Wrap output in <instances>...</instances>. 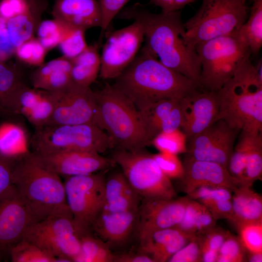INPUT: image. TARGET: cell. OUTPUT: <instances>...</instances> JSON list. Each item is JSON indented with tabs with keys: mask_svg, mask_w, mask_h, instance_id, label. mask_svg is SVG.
<instances>
[{
	"mask_svg": "<svg viewBox=\"0 0 262 262\" xmlns=\"http://www.w3.org/2000/svg\"><path fill=\"white\" fill-rule=\"evenodd\" d=\"M98 44L88 46L82 53L71 59V76L72 82L90 86L99 73L100 57Z\"/></svg>",
	"mask_w": 262,
	"mask_h": 262,
	"instance_id": "obj_28",
	"label": "cell"
},
{
	"mask_svg": "<svg viewBox=\"0 0 262 262\" xmlns=\"http://www.w3.org/2000/svg\"><path fill=\"white\" fill-rule=\"evenodd\" d=\"M139 209L119 212L102 211L92 225V233L110 247L124 244L137 227Z\"/></svg>",
	"mask_w": 262,
	"mask_h": 262,
	"instance_id": "obj_21",
	"label": "cell"
},
{
	"mask_svg": "<svg viewBox=\"0 0 262 262\" xmlns=\"http://www.w3.org/2000/svg\"><path fill=\"white\" fill-rule=\"evenodd\" d=\"M262 176V133L251 134L244 176L240 185L251 187Z\"/></svg>",
	"mask_w": 262,
	"mask_h": 262,
	"instance_id": "obj_34",
	"label": "cell"
},
{
	"mask_svg": "<svg viewBox=\"0 0 262 262\" xmlns=\"http://www.w3.org/2000/svg\"><path fill=\"white\" fill-rule=\"evenodd\" d=\"M232 193L227 189L202 186L187 194V196L206 206L215 201L231 199Z\"/></svg>",
	"mask_w": 262,
	"mask_h": 262,
	"instance_id": "obj_46",
	"label": "cell"
},
{
	"mask_svg": "<svg viewBox=\"0 0 262 262\" xmlns=\"http://www.w3.org/2000/svg\"><path fill=\"white\" fill-rule=\"evenodd\" d=\"M189 200L187 196L177 199H143L137 227L139 240L155 231L176 227L183 218Z\"/></svg>",
	"mask_w": 262,
	"mask_h": 262,
	"instance_id": "obj_19",
	"label": "cell"
},
{
	"mask_svg": "<svg viewBox=\"0 0 262 262\" xmlns=\"http://www.w3.org/2000/svg\"><path fill=\"white\" fill-rule=\"evenodd\" d=\"M47 50L37 38L33 37L16 48L15 54L24 63L39 66L44 63Z\"/></svg>",
	"mask_w": 262,
	"mask_h": 262,
	"instance_id": "obj_41",
	"label": "cell"
},
{
	"mask_svg": "<svg viewBox=\"0 0 262 262\" xmlns=\"http://www.w3.org/2000/svg\"><path fill=\"white\" fill-rule=\"evenodd\" d=\"M193 238L177 227L156 230L139 241V252L154 262H168Z\"/></svg>",
	"mask_w": 262,
	"mask_h": 262,
	"instance_id": "obj_23",
	"label": "cell"
},
{
	"mask_svg": "<svg viewBox=\"0 0 262 262\" xmlns=\"http://www.w3.org/2000/svg\"><path fill=\"white\" fill-rule=\"evenodd\" d=\"M143 148L116 149L112 159L143 199L175 198L177 193L171 180L160 169L153 155Z\"/></svg>",
	"mask_w": 262,
	"mask_h": 262,
	"instance_id": "obj_9",
	"label": "cell"
},
{
	"mask_svg": "<svg viewBox=\"0 0 262 262\" xmlns=\"http://www.w3.org/2000/svg\"><path fill=\"white\" fill-rule=\"evenodd\" d=\"M105 193L103 211L119 212L139 208L141 197L121 170L115 171L106 177Z\"/></svg>",
	"mask_w": 262,
	"mask_h": 262,
	"instance_id": "obj_25",
	"label": "cell"
},
{
	"mask_svg": "<svg viewBox=\"0 0 262 262\" xmlns=\"http://www.w3.org/2000/svg\"><path fill=\"white\" fill-rule=\"evenodd\" d=\"M22 240L27 241L55 257L58 262H76L80 240L69 209L32 224Z\"/></svg>",
	"mask_w": 262,
	"mask_h": 262,
	"instance_id": "obj_11",
	"label": "cell"
},
{
	"mask_svg": "<svg viewBox=\"0 0 262 262\" xmlns=\"http://www.w3.org/2000/svg\"><path fill=\"white\" fill-rule=\"evenodd\" d=\"M16 161L0 154V197L12 185V173Z\"/></svg>",
	"mask_w": 262,
	"mask_h": 262,
	"instance_id": "obj_50",
	"label": "cell"
},
{
	"mask_svg": "<svg viewBox=\"0 0 262 262\" xmlns=\"http://www.w3.org/2000/svg\"><path fill=\"white\" fill-rule=\"evenodd\" d=\"M113 85L138 111L164 99L180 100L198 87L182 74L163 64L143 48Z\"/></svg>",
	"mask_w": 262,
	"mask_h": 262,
	"instance_id": "obj_2",
	"label": "cell"
},
{
	"mask_svg": "<svg viewBox=\"0 0 262 262\" xmlns=\"http://www.w3.org/2000/svg\"><path fill=\"white\" fill-rule=\"evenodd\" d=\"M181 113L180 101L170 111L161 126V132H169L180 128Z\"/></svg>",
	"mask_w": 262,
	"mask_h": 262,
	"instance_id": "obj_53",
	"label": "cell"
},
{
	"mask_svg": "<svg viewBox=\"0 0 262 262\" xmlns=\"http://www.w3.org/2000/svg\"><path fill=\"white\" fill-rule=\"evenodd\" d=\"M246 253L239 237L229 233L218 251L216 262H246Z\"/></svg>",
	"mask_w": 262,
	"mask_h": 262,
	"instance_id": "obj_42",
	"label": "cell"
},
{
	"mask_svg": "<svg viewBox=\"0 0 262 262\" xmlns=\"http://www.w3.org/2000/svg\"><path fill=\"white\" fill-rule=\"evenodd\" d=\"M183 164L184 174L180 180L182 191L186 194L202 186L224 188L233 192L240 185L228 168L220 164L186 157Z\"/></svg>",
	"mask_w": 262,
	"mask_h": 262,
	"instance_id": "obj_20",
	"label": "cell"
},
{
	"mask_svg": "<svg viewBox=\"0 0 262 262\" xmlns=\"http://www.w3.org/2000/svg\"><path fill=\"white\" fill-rule=\"evenodd\" d=\"M54 104L51 91L31 88L23 82L8 99L3 111L24 117L35 128L48 124Z\"/></svg>",
	"mask_w": 262,
	"mask_h": 262,
	"instance_id": "obj_17",
	"label": "cell"
},
{
	"mask_svg": "<svg viewBox=\"0 0 262 262\" xmlns=\"http://www.w3.org/2000/svg\"><path fill=\"white\" fill-rule=\"evenodd\" d=\"M248 18L239 30L251 54L257 55L262 46V0H253Z\"/></svg>",
	"mask_w": 262,
	"mask_h": 262,
	"instance_id": "obj_31",
	"label": "cell"
},
{
	"mask_svg": "<svg viewBox=\"0 0 262 262\" xmlns=\"http://www.w3.org/2000/svg\"><path fill=\"white\" fill-rule=\"evenodd\" d=\"M246 262H262V252H247Z\"/></svg>",
	"mask_w": 262,
	"mask_h": 262,
	"instance_id": "obj_56",
	"label": "cell"
},
{
	"mask_svg": "<svg viewBox=\"0 0 262 262\" xmlns=\"http://www.w3.org/2000/svg\"><path fill=\"white\" fill-rule=\"evenodd\" d=\"M35 222L30 209L12 185L0 197V251H9Z\"/></svg>",
	"mask_w": 262,
	"mask_h": 262,
	"instance_id": "obj_15",
	"label": "cell"
},
{
	"mask_svg": "<svg viewBox=\"0 0 262 262\" xmlns=\"http://www.w3.org/2000/svg\"><path fill=\"white\" fill-rule=\"evenodd\" d=\"M180 100H160L144 110L138 111L143 126L150 141L161 132L164 120Z\"/></svg>",
	"mask_w": 262,
	"mask_h": 262,
	"instance_id": "obj_32",
	"label": "cell"
},
{
	"mask_svg": "<svg viewBox=\"0 0 262 262\" xmlns=\"http://www.w3.org/2000/svg\"><path fill=\"white\" fill-rule=\"evenodd\" d=\"M31 7L28 0H1L0 15L7 20L27 12Z\"/></svg>",
	"mask_w": 262,
	"mask_h": 262,
	"instance_id": "obj_49",
	"label": "cell"
},
{
	"mask_svg": "<svg viewBox=\"0 0 262 262\" xmlns=\"http://www.w3.org/2000/svg\"><path fill=\"white\" fill-rule=\"evenodd\" d=\"M85 31L75 28L60 43L58 46L64 56L71 59L86 49L88 45L85 39Z\"/></svg>",
	"mask_w": 262,
	"mask_h": 262,
	"instance_id": "obj_45",
	"label": "cell"
},
{
	"mask_svg": "<svg viewBox=\"0 0 262 262\" xmlns=\"http://www.w3.org/2000/svg\"><path fill=\"white\" fill-rule=\"evenodd\" d=\"M262 63L254 65L246 57L233 75L216 92L219 119L231 128L262 133Z\"/></svg>",
	"mask_w": 262,
	"mask_h": 262,
	"instance_id": "obj_3",
	"label": "cell"
},
{
	"mask_svg": "<svg viewBox=\"0 0 262 262\" xmlns=\"http://www.w3.org/2000/svg\"><path fill=\"white\" fill-rule=\"evenodd\" d=\"M34 154L44 167L65 178L106 170L115 164L112 158L94 151L69 150Z\"/></svg>",
	"mask_w": 262,
	"mask_h": 262,
	"instance_id": "obj_16",
	"label": "cell"
},
{
	"mask_svg": "<svg viewBox=\"0 0 262 262\" xmlns=\"http://www.w3.org/2000/svg\"><path fill=\"white\" fill-rule=\"evenodd\" d=\"M241 131L230 127L223 119L189 139L187 157L220 164L228 168L234 144Z\"/></svg>",
	"mask_w": 262,
	"mask_h": 262,
	"instance_id": "obj_13",
	"label": "cell"
},
{
	"mask_svg": "<svg viewBox=\"0 0 262 262\" xmlns=\"http://www.w3.org/2000/svg\"><path fill=\"white\" fill-rule=\"evenodd\" d=\"M101 14V32L98 45H101L102 37L114 18L130 0H97Z\"/></svg>",
	"mask_w": 262,
	"mask_h": 262,
	"instance_id": "obj_47",
	"label": "cell"
},
{
	"mask_svg": "<svg viewBox=\"0 0 262 262\" xmlns=\"http://www.w3.org/2000/svg\"><path fill=\"white\" fill-rule=\"evenodd\" d=\"M15 51L9 38L7 20L0 15V61L5 62L15 54Z\"/></svg>",
	"mask_w": 262,
	"mask_h": 262,
	"instance_id": "obj_51",
	"label": "cell"
},
{
	"mask_svg": "<svg viewBox=\"0 0 262 262\" xmlns=\"http://www.w3.org/2000/svg\"><path fill=\"white\" fill-rule=\"evenodd\" d=\"M251 134L241 131L240 138L233 149L227 168L230 174L236 179L240 184L244 176Z\"/></svg>",
	"mask_w": 262,
	"mask_h": 262,
	"instance_id": "obj_39",
	"label": "cell"
},
{
	"mask_svg": "<svg viewBox=\"0 0 262 262\" xmlns=\"http://www.w3.org/2000/svg\"><path fill=\"white\" fill-rule=\"evenodd\" d=\"M113 147L107 134L92 122L35 127L31 137V149L36 154L69 150L101 153Z\"/></svg>",
	"mask_w": 262,
	"mask_h": 262,
	"instance_id": "obj_7",
	"label": "cell"
},
{
	"mask_svg": "<svg viewBox=\"0 0 262 262\" xmlns=\"http://www.w3.org/2000/svg\"><path fill=\"white\" fill-rule=\"evenodd\" d=\"M168 262H201V247L199 237L196 236L192 238L185 246L174 254Z\"/></svg>",
	"mask_w": 262,
	"mask_h": 262,
	"instance_id": "obj_48",
	"label": "cell"
},
{
	"mask_svg": "<svg viewBox=\"0 0 262 262\" xmlns=\"http://www.w3.org/2000/svg\"><path fill=\"white\" fill-rule=\"evenodd\" d=\"M149 4L159 7L163 13L176 11L173 0H150Z\"/></svg>",
	"mask_w": 262,
	"mask_h": 262,
	"instance_id": "obj_55",
	"label": "cell"
},
{
	"mask_svg": "<svg viewBox=\"0 0 262 262\" xmlns=\"http://www.w3.org/2000/svg\"><path fill=\"white\" fill-rule=\"evenodd\" d=\"M118 15L120 18L140 23L145 41L143 48L164 66L200 88V59L196 49L187 45L183 39L185 30L180 11L153 13L136 3L125 8Z\"/></svg>",
	"mask_w": 262,
	"mask_h": 262,
	"instance_id": "obj_1",
	"label": "cell"
},
{
	"mask_svg": "<svg viewBox=\"0 0 262 262\" xmlns=\"http://www.w3.org/2000/svg\"><path fill=\"white\" fill-rule=\"evenodd\" d=\"M238 231L239 238L247 252H262V222L246 225Z\"/></svg>",
	"mask_w": 262,
	"mask_h": 262,
	"instance_id": "obj_44",
	"label": "cell"
},
{
	"mask_svg": "<svg viewBox=\"0 0 262 262\" xmlns=\"http://www.w3.org/2000/svg\"><path fill=\"white\" fill-rule=\"evenodd\" d=\"M12 184L36 222L69 209L60 176L44 167L32 151L16 160Z\"/></svg>",
	"mask_w": 262,
	"mask_h": 262,
	"instance_id": "obj_4",
	"label": "cell"
},
{
	"mask_svg": "<svg viewBox=\"0 0 262 262\" xmlns=\"http://www.w3.org/2000/svg\"><path fill=\"white\" fill-rule=\"evenodd\" d=\"M55 18L84 30L100 27L101 14L97 0H56L52 11Z\"/></svg>",
	"mask_w": 262,
	"mask_h": 262,
	"instance_id": "obj_22",
	"label": "cell"
},
{
	"mask_svg": "<svg viewBox=\"0 0 262 262\" xmlns=\"http://www.w3.org/2000/svg\"><path fill=\"white\" fill-rule=\"evenodd\" d=\"M80 252L76 262H113L115 255L109 246L93 233L80 237Z\"/></svg>",
	"mask_w": 262,
	"mask_h": 262,
	"instance_id": "obj_33",
	"label": "cell"
},
{
	"mask_svg": "<svg viewBox=\"0 0 262 262\" xmlns=\"http://www.w3.org/2000/svg\"><path fill=\"white\" fill-rule=\"evenodd\" d=\"M195 0H173L175 11H180L186 5L194 2Z\"/></svg>",
	"mask_w": 262,
	"mask_h": 262,
	"instance_id": "obj_57",
	"label": "cell"
},
{
	"mask_svg": "<svg viewBox=\"0 0 262 262\" xmlns=\"http://www.w3.org/2000/svg\"><path fill=\"white\" fill-rule=\"evenodd\" d=\"M216 221L204 205L189 198L183 218L176 227L192 237H196L214 228Z\"/></svg>",
	"mask_w": 262,
	"mask_h": 262,
	"instance_id": "obj_29",
	"label": "cell"
},
{
	"mask_svg": "<svg viewBox=\"0 0 262 262\" xmlns=\"http://www.w3.org/2000/svg\"><path fill=\"white\" fill-rule=\"evenodd\" d=\"M54 108L46 125L80 124L92 122L96 109L95 91L90 86L73 82L65 87L52 91Z\"/></svg>",
	"mask_w": 262,
	"mask_h": 262,
	"instance_id": "obj_14",
	"label": "cell"
},
{
	"mask_svg": "<svg viewBox=\"0 0 262 262\" xmlns=\"http://www.w3.org/2000/svg\"><path fill=\"white\" fill-rule=\"evenodd\" d=\"M180 128L190 139L219 119V101L216 91L196 90L180 100Z\"/></svg>",
	"mask_w": 262,
	"mask_h": 262,
	"instance_id": "obj_18",
	"label": "cell"
},
{
	"mask_svg": "<svg viewBox=\"0 0 262 262\" xmlns=\"http://www.w3.org/2000/svg\"><path fill=\"white\" fill-rule=\"evenodd\" d=\"M20 116L6 115L0 120V154L14 161L31 151V137L19 119Z\"/></svg>",
	"mask_w": 262,
	"mask_h": 262,
	"instance_id": "obj_24",
	"label": "cell"
},
{
	"mask_svg": "<svg viewBox=\"0 0 262 262\" xmlns=\"http://www.w3.org/2000/svg\"><path fill=\"white\" fill-rule=\"evenodd\" d=\"M205 207L216 220L221 219L229 220L231 215V199L215 201Z\"/></svg>",
	"mask_w": 262,
	"mask_h": 262,
	"instance_id": "obj_52",
	"label": "cell"
},
{
	"mask_svg": "<svg viewBox=\"0 0 262 262\" xmlns=\"http://www.w3.org/2000/svg\"><path fill=\"white\" fill-rule=\"evenodd\" d=\"M24 82L14 66L0 61V112L8 99Z\"/></svg>",
	"mask_w": 262,
	"mask_h": 262,
	"instance_id": "obj_40",
	"label": "cell"
},
{
	"mask_svg": "<svg viewBox=\"0 0 262 262\" xmlns=\"http://www.w3.org/2000/svg\"><path fill=\"white\" fill-rule=\"evenodd\" d=\"M230 221L238 230L246 225L262 222V197L249 187L240 185L232 193Z\"/></svg>",
	"mask_w": 262,
	"mask_h": 262,
	"instance_id": "obj_26",
	"label": "cell"
},
{
	"mask_svg": "<svg viewBox=\"0 0 262 262\" xmlns=\"http://www.w3.org/2000/svg\"><path fill=\"white\" fill-rule=\"evenodd\" d=\"M187 136L180 129L174 131L160 132L151 141L150 144L160 152L178 155L186 153Z\"/></svg>",
	"mask_w": 262,
	"mask_h": 262,
	"instance_id": "obj_38",
	"label": "cell"
},
{
	"mask_svg": "<svg viewBox=\"0 0 262 262\" xmlns=\"http://www.w3.org/2000/svg\"><path fill=\"white\" fill-rule=\"evenodd\" d=\"M105 170L65 177L66 201L78 235L92 233L91 228L103 209Z\"/></svg>",
	"mask_w": 262,
	"mask_h": 262,
	"instance_id": "obj_10",
	"label": "cell"
},
{
	"mask_svg": "<svg viewBox=\"0 0 262 262\" xmlns=\"http://www.w3.org/2000/svg\"><path fill=\"white\" fill-rule=\"evenodd\" d=\"M144 41L142 27L136 21L110 33L100 56V77L115 79L120 75L133 61Z\"/></svg>",
	"mask_w": 262,
	"mask_h": 262,
	"instance_id": "obj_12",
	"label": "cell"
},
{
	"mask_svg": "<svg viewBox=\"0 0 262 262\" xmlns=\"http://www.w3.org/2000/svg\"><path fill=\"white\" fill-rule=\"evenodd\" d=\"M229 232L216 226L205 233L198 236L201 247L202 262H216L218 251Z\"/></svg>",
	"mask_w": 262,
	"mask_h": 262,
	"instance_id": "obj_37",
	"label": "cell"
},
{
	"mask_svg": "<svg viewBox=\"0 0 262 262\" xmlns=\"http://www.w3.org/2000/svg\"><path fill=\"white\" fill-rule=\"evenodd\" d=\"M247 0H202L196 14L184 24L185 43H198L239 30L247 19Z\"/></svg>",
	"mask_w": 262,
	"mask_h": 262,
	"instance_id": "obj_8",
	"label": "cell"
},
{
	"mask_svg": "<svg viewBox=\"0 0 262 262\" xmlns=\"http://www.w3.org/2000/svg\"><path fill=\"white\" fill-rule=\"evenodd\" d=\"M71 59L64 56L43 64L33 72V88L49 91L62 89L72 82Z\"/></svg>",
	"mask_w": 262,
	"mask_h": 262,
	"instance_id": "obj_27",
	"label": "cell"
},
{
	"mask_svg": "<svg viewBox=\"0 0 262 262\" xmlns=\"http://www.w3.org/2000/svg\"><path fill=\"white\" fill-rule=\"evenodd\" d=\"M31 6L27 12L7 20V28L12 45L16 48L32 38L39 24Z\"/></svg>",
	"mask_w": 262,
	"mask_h": 262,
	"instance_id": "obj_30",
	"label": "cell"
},
{
	"mask_svg": "<svg viewBox=\"0 0 262 262\" xmlns=\"http://www.w3.org/2000/svg\"><path fill=\"white\" fill-rule=\"evenodd\" d=\"M201 64L200 87L217 91L234 74L251 51L239 30L195 46Z\"/></svg>",
	"mask_w": 262,
	"mask_h": 262,
	"instance_id": "obj_6",
	"label": "cell"
},
{
	"mask_svg": "<svg viewBox=\"0 0 262 262\" xmlns=\"http://www.w3.org/2000/svg\"><path fill=\"white\" fill-rule=\"evenodd\" d=\"M153 157L163 173L170 180L182 178L184 174L183 163L177 155L160 152Z\"/></svg>",
	"mask_w": 262,
	"mask_h": 262,
	"instance_id": "obj_43",
	"label": "cell"
},
{
	"mask_svg": "<svg viewBox=\"0 0 262 262\" xmlns=\"http://www.w3.org/2000/svg\"><path fill=\"white\" fill-rule=\"evenodd\" d=\"M95 93L96 109L92 123L107 134L114 147L130 150L150 144L138 111L124 95L109 83Z\"/></svg>",
	"mask_w": 262,
	"mask_h": 262,
	"instance_id": "obj_5",
	"label": "cell"
},
{
	"mask_svg": "<svg viewBox=\"0 0 262 262\" xmlns=\"http://www.w3.org/2000/svg\"><path fill=\"white\" fill-rule=\"evenodd\" d=\"M74 29L55 18L43 20L37 28V39L48 50L59 46Z\"/></svg>",
	"mask_w": 262,
	"mask_h": 262,
	"instance_id": "obj_35",
	"label": "cell"
},
{
	"mask_svg": "<svg viewBox=\"0 0 262 262\" xmlns=\"http://www.w3.org/2000/svg\"><path fill=\"white\" fill-rule=\"evenodd\" d=\"M114 262H154L148 255L138 253H123L115 255Z\"/></svg>",
	"mask_w": 262,
	"mask_h": 262,
	"instance_id": "obj_54",
	"label": "cell"
},
{
	"mask_svg": "<svg viewBox=\"0 0 262 262\" xmlns=\"http://www.w3.org/2000/svg\"><path fill=\"white\" fill-rule=\"evenodd\" d=\"M9 252L13 262H57L55 257L24 240L12 246Z\"/></svg>",
	"mask_w": 262,
	"mask_h": 262,
	"instance_id": "obj_36",
	"label": "cell"
}]
</instances>
